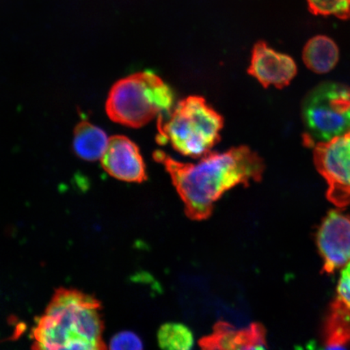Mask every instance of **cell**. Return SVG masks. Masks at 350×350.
Segmentation results:
<instances>
[{
  "instance_id": "obj_1",
  "label": "cell",
  "mask_w": 350,
  "mask_h": 350,
  "mask_svg": "<svg viewBox=\"0 0 350 350\" xmlns=\"http://www.w3.org/2000/svg\"><path fill=\"white\" fill-rule=\"evenodd\" d=\"M153 159L170 174L187 216L194 221L206 220L226 191L260 182L265 172L264 159L246 146L209 152L196 164L180 163L161 150L153 152Z\"/></svg>"
},
{
  "instance_id": "obj_2",
  "label": "cell",
  "mask_w": 350,
  "mask_h": 350,
  "mask_svg": "<svg viewBox=\"0 0 350 350\" xmlns=\"http://www.w3.org/2000/svg\"><path fill=\"white\" fill-rule=\"evenodd\" d=\"M102 310L93 295L58 288L33 328L32 350H107Z\"/></svg>"
},
{
  "instance_id": "obj_3",
  "label": "cell",
  "mask_w": 350,
  "mask_h": 350,
  "mask_svg": "<svg viewBox=\"0 0 350 350\" xmlns=\"http://www.w3.org/2000/svg\"><path fill=\"white\" fill-rule=\"evenodd\" d=\"M166 121L159 120L157 142L170 143L179 153L200 159L220 142L224 119L200 96L179 100Z\"/></svg>"
},
{
  "instance_id": "obj_4",
  "label": "cell",
  "mask_w": 350,
  "mask_h": 350,
  "mask_svg": "<svg viewBox=\"0 0 350 350\" xmlns=\"http://www.w3.org/2000/svg\"><path fill=\"white\" fill-rule=\"evenodd\" d=\"M174 92L157 74L142 72L117 81L109 91L106 111L109 119L139 129L156 117L172 112Z\"/></svg>"
},
{
  "instance_id": "obj_5",
  "label": "cell",
  "mask_w": 350,
  "mask_h": 350,
  "mask_svg": "<svg viewBox=\"0 0 350 350\" xmlns=\"http://www.w3.org/2000/svg\"><path fill=\"white\" fill-rule=\"evenodd\" d=\"M301 119L310 141L318 142L343 135L350 130V88L325 82L310 90L304 99Z\"/></svg>"
},
{
  "instance_id": "obj_6",
  "label": "cell",
  "mask_w": 350,
  "mask_h": 350,
  "mask_svg": "<svg viewBox=\"0 0 350 350\" xmlns=\"http://www.w3.org/2000/svg\"><path fill=\"white\" fill-rule=\"evenodd\" d=\"M314 163L327 183V198L336 207L350 204V130L314 148Z\"/></svg>"
},
{
  "instance_id": "obj_7",
  "label": "cell",
  "mask_w": 350,
  "mask_h": 350,
  "mask_svg": "<svg viewBox=\"0 0 350 350\" xmlns=\"http://www.w3.org/2000/svg\"><path fill=\"white\" fill-rule=\"evenodd\" d=\"M317 243L323 272L334 273L350 262V215L332 210L317 232Z\"/></svg>"
},
{
  "instance_id": "obj_8",
  "label": "cell",
  "mask_w": 350,
  "mask_h": 350,
  "mask_svg": "<svg viewBox=\"0 0 350 350\" xmlns=\"http://www.w3.org/2000/svg\"><path fill=\"white\" fill-rule=\"evenodd\" d=\"M100 161L106 172L120 181L142 183L148 179L146 166L137 144L125 135H113L109 139Z\"/></svg>"
},
{
  "instance_id": "obj_9",
  "label": "cell",
  "mask_w": 350,
  "mask_h": 350,
  "mask_svg": "<svg viewBox=\"0 0 350 350\" xmlns=\"http://www.w3.org/2000/svg\"><path fill=\"white\" fill-rule=\"evenodd\" d=\"M297 72L292 57L280 53L265 42H258L254 46L248 74L265 88L272 85L282 89L291 84Z\"/></svg>"
},
{
  "instance_id": "obj_10",
  "label": "cell",
  "mask_w": 350,
  "mask_h": 350,
  "mask_svg": "<svg viewBox=\"0 0 350 350\" xmlns=\"http://www.w3.org/2000/svg\"><path fill=\"white\" fill-rule=\"evenodd\" d=\"M200 350H245L256 345H267V332L260 323L236 329L230 323L218 321L212 334L199 340Z\"/></svg>"
},
{
  "instance_id": "obj_11",
  "label": "cell",
  "mask_w": 350,
  "mask_h": 350,
  "mask_svg": "<svg viewBox=\"0 0 350 350\" xmlns=\"http://www.w3.org/2000/svg\"><path fill=\"white\" fill-rule=\"evenodd\" d=\"M340 52L338 45L325 35H317L306 42L303 59L310 71L318 74L332 71L338 64Z\"/></svg>"
},
{
  "instance_id": "obj_12",
  "label": "cell",
  "mask_w": 350,
  "mask_h": 350,
  "mask_svg": "<svg viewBox=\"0 0 350 350\" xmlns=\"http://www.w3.org/2000/svg\"><path fill=\"white\" fill-rule=\"evenodd\" d=\"M108 142L107 133L86 120L79 122L74 130V151L83 160L95 161L102 159Z\"/></svg>"
},
{
  "instance_id": "obj_13",
  "label": "cell",
  "mask_w": 350,
  "mask_h": 350,
  "mask_svg": "<svg viewBox=\"0 0 350 350\" xmlns=\"http://www.w3.org/2000/svg\"><path fill=\"white\" fill-rule=\"evenodd\" d=\"M157 340L163 350H191L195 344L193 332L180 323H164L157 332Z\"/></svg>"
},
{
  "instance_id": "obj_14",
  "label": "cell",
  "mask_w": 350,
  "mask_h": 350,
  "mask_svg": "<svg viewBox=\"0 0 350 350\" xmlns=\"http://www.w3.org/2000/svg\"><path fill=\"white\" fill-rule=\"evenodd\" d=\"M310 12L317 16H334L350 19V0H306Z\"/></svg>"
},
{
  "instance_id": "obj_15",
  "label": "cell",
  "mask_w": 350,
  "mask_h": 350,
  "mask_svg": "<svg viewBox=\"0 0 350 350\" xmlns=\"http://www.w3.org/2000/svg\"><path fill=\"white\" fill-rule=\"evenodd\" d=\"M109 350H144V344L135 332L122 331L113 336Z\"/></svg>"
},
{
  "instance_id": "obj_16",
  "label": "cell",
  "mask_w": 350,
  "mask_h": 350,
  "mask_svg": "<svg viewBox=\"0 0 350 350\" xmlns=\"http://www.w3.org/2000/svg\"><path fill=\"white\" fill-rule=\"evenodd\" d=\"M335 301L350 310V262L341 271Z\"/></svg>"
},
{
  "instance_id": "obj_17",
  "label": "cell",
  "mask_w": 350,
  "mask_h": 350,
  "mask_svg": "<svg viewBox=\"0 0 350 350\" xmlns=\"http://www.w3.org/2000/svg\"><path fill=\"white\" fill-rule=\"evenodd\" d=\"M310 350H347L345 345H325V347L312 348Z\"/></svg>"
},
{
  "instance_id": "obj_18",
  "label": "cell",
  "mask_w": 350,
  "mask_h": 350,
  "mask_svg": "<svg viewBox=\"0 0 350 350\" xmlns=\"http://www.w3.org/2000/svg\"><path fill=\"white\" fill-rule=\"evenodd\" d=\"M245 350H269L267 345H256Z\"/></svg>"
}]
</instances>
